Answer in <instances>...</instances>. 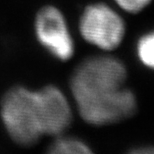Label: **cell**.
<instances>
[{"mask_svg": "<svg viewBox=\"0 0 154 154\" xmlns=\"http://www.w3.org/2000/svg\"><path fill=\"white\" fill-rule=\"evenodd\" d=\"M130 152L135 154H154V146H142L131 150Z\"/></svg>", "mask_w": 154, "mask_h": 154, "instance_id": "cell-9", "label": "cell"}, {"mask_svg": "<svg viewBox=\"0 0 154 154\" xmlns=\"http://www.w3.org/2000/svg\"><path fill=\"white\" fill-rule=\"evenodd\" d=\"M43 135H61L72 121V110L68 99L59 88L47 85L36 90Z\"/></svg>", "mask_w": 154, "mask_h": 154, "instance_id": "cell-5", "label": "cell"}, {"mask_svg": "<svg viewBox=\"0 0 154 154\" xmlns=\"http://www.w3.org/2000/svg\"><path fill=\"white\" fill-rule=\"evenodd\" d=\"M120 8L129 13H138L143 10L151 0H114Z\"/></svg>", "mask_w": 154, "mask_h": 154, "instance_id": "cell-8", "label": "cell"}, {"mask_svg": "<svg viewBox=\"0 0 154 154\" xmlns=\"http://www.w3.org/2000/svg\"><path fill=\"white\" fill-rule=\"evenodd\" d=\"M35 32L40 44L57 59L66 61L74 54V42L59 9L53 6L40 9L35 19Z\"/></svg>", "mask_w": 154, "mask_h": 154, "instance_id": "cell-4", "label": "cell"}, {"mask_svg": "<svg viewBox=\"0 0 154 154\" xmlns=\"http://www.w3.org/2000/svg\"><path fill=\"white\" fill-rule=\"evenodd\" d=\"M126 77L125 65L112 56L90 57L78 65L70 88L84 121L102 126L121 122L135 114L136 97L124 86Z\"/></svg>", "mask_w": 154, "mask_h": 154, "instance_id": "cell-1", "label": "cell"}, {"mask_svg": "<svg viewBox=\"0 0 154 154\" xmlns=\"http://www.w3.org/2000/svg\"><path fill=\"white\" fill-rule=\"evenodd\" d=\"M48 151L54 154H87L91 153L92 150L81 140L72 137H61L58 135L56 139L50 144Z\"/></svg>", "mask_w": 154, "mask_h": 154, "instance_id": "cell-6", "label": "cell"}, {"mask_svg": "<svg viewBox=\"0 0 154 154\" xmlns=\"http://www.w3.org/2000/svg\"><path fill=\"white\" fill-rule=\"evenodd\" d=\"M80 34L90 44L103 50H113L121 44L125 24L108 5L97 3L85 8L79 22Z\"/></svg>", "mask_w": 154, "mask_h": 154, "instance_id": "cell-3", "label": "cell"}, {"mask_svg": "<svg viewBox=\"0 0 154 154\" xmlns=\"http://www.w3.org/2000/svg\"><path fill=\"white\" fill-rule=\"evenodd\" d=\"M137 55L146 67L154 69V31L146 33L138 40Z\"/></svg>", "mask_w": 154, "mask_h": 154, "instance_id": "cell-7", "label": "cell"}, {"mask_svg": "<svg viewBox=\"0 0 154 154\" xmlns=\"http://www.w3.org/2000/svg\"><path fill=\"white\" fill-rule=\"evenodd\" d=\"M1 119L9 136L20 146H32L43 136L36 91L16 86L1 100Z\"/></svg>", "mask_w": 154, "mask_h": 154, "instance_id": "cell-2", "label": "cell"}]
</instances>
